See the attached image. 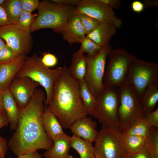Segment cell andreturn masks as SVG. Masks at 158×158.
<instances>
[{"label":"cell","mask_w":158,"mask_h":158,"mask_svg":"<svg viewBox=\"0 0 158 158\" xmlns=\"http://www.w3.org/2000/svg\"><path fill=\"white\" fill-rule=\"evenodd\" d=\"M45 98L43 91L37 89L28 104L19 108L18 125L8 144L15 155L40 149L47 150L52 147L53 141L47 135L42 122Z\"/></svg>","instance_id":"cell-1"},{"label":"cell","mask_w":158,"mask_h":158,"mask_svg":"<svg viewBox=\"0 0 158 158\" xmlns=\"http://www.w3.org/2000/svg\"><path fill=\"white\" fill-rule=\"evenodd\" d=\"M47 107L65 129L88 115L80 98L79 83L65 66L55 82L51 100Z\"/></svg>","instance_id":"cell-2"},{"label":"cell","mask_w":158,"mask_h":158,"mask_svg":"<svg viewBox=\"0 0 158 158\" xmlns=\"http://www.w3.org/2000/svg\"><path fill=\"white\" fill-rule=\"evenodd\" d=\"M38 14L31 27L30 32L44 28L51 29L61 33L68 20L77 13L76 6L56 3L51 0L40 1Z\"/></svg>","instance_id":"cell-3"},{"label":"cell","mask_w":158,"mask_h":158,"mask_svg":"<svg viewBox=\"0 0 158 158\" xmlns=\"http://www.w3.org/2000/svg\"><path fill=\"white\" fill-rule=\"evenodd\" d=\"M41 59L36 54L26 56L24 63L16 77H28L42 86L46 93L44 104L47 106L52 97L55 82L61 73L63 67L53 69L48 68L43 64Z\"/></svg>","instance_id":"cell-4"},{"label":"cell","mask_w":158,"mask_h":158,"mask_svg":"<svg viewBox=\"0 0 158 158\" xmlns=\"http://www.w3.org/2000/svg\"><path fill=\"white\" fill-rule=\"evenodd\" d=\"M135 57L124 49H112L107 57L104 88H118L126 83L130 67Z\"/></svg>","instance_id":"cell-5"},{"label":"cell","mask_w":158,"mask_h":158,"mask_svg":"<svg viewBox=\"0 0 158 158\" xmlns=\"http://www.w3.org/2000/svg\"><path fill=\"white\" fill-rule=\"evenodd\" d=\"M118 128L123 133L138 119L144 116L140 99L133 87L126 82L118 87Z\"/></svg>","instance_id":"cell-6"},{"label":"cell","mask_w":158,"mask_h":158,"mask_svg":"<svg viewBox=\"0 0 158 158\" xmlns=\"http://www.w3.org/2000/svg\"><path fill=\"white\" fill-rule=\"evenodd\" d=\"M96 98V104L92 116L97 119L102 126L119 128L118 88L104 87Z\"/></svg>","instance_id":"cell-7"},{"label":"cell","mask_w":158,"mask_h":158,"mask_svg":"<svg viewBox=\"0 0 158 158\" xmlns=\"http://www.w3.org/2000/svg\"><path fill=\"white\" fill-rule=\"evenodd\" d=\"M94 142L95 156L100 158H123L126 154L118 128L102 126Z\"/></svg>","instance_id":"cell-8"},{"label":"cell","mask_w":158,"mask_h":158,"mask_svg":"<svg viewBox=\"0 0 158 158\" xmlns=\"http://www.w3.org/2000/svg\"><path fill=\"white\" fill-rule=\"evenodd\" d=\"M158 82V64L135 57L130 67L126 82L133 87L139 99L150 84Z\"/></svg>","instance_id":"cell-9"},{"label":"cell","mask_w":158,"mask_h":158,"mask_svg":"<svg viewBox=\"0 0 158 158\" xmlns=\"http://www.w3.org/2000/svg\"><path fill=\"white\" fill-rule=\"evenodd\" d=\"M112 49L109 44L102 47L92 56L86 57L87 70L85 80L93 95L96 97L104 88L103 80L108 55Z\"/></svg>","instance_id":"cell-10"},{"label":"cell","mask_w":158,"mask_h":158,"mask_svg":"<svg viewBox=\"0 0 158 158\" xmlns=\"http://www.w3.org/2000/svg\"><path fill=\"white\" fill-rule=\"evenodd\" d=\"M0 37L18 55L26 56L32 50L33 40L31 33L23 30L16 25L0 27Z\"/></svg>","instance_id":"cell-11"},{"label":"cell","mask_w":158,"mask_h":158,"mask_svg":"<svg viewBox=\"0 0 158 158\" xmlns=\"http://www.w3.org/2000/svg\"><path fill=\"white\" fill-rule=\"evenodd\" d=\"M78 12L86 14L101 22L111 24L116 28H120L122 20L118 18L114 9L100 0H82L76 6Z\"/></svg>","instance_id":"cell-12"},{"label":"cell","mask_w":158,"mask_h":158,"mask_svg":"<svg viewBox=\"0 0 158 158\" xmlns=\"http://www.w3.org/2000/svg\"><path fill=\"white\" fill-rule=\"evenodd\" d=\"M40 85L27 77H16L8 88L19 108L29 103Z\"/></svg>","instance_id":"cell-13"},{"label":"cell","mask_w":158,"mask_h":158,"mask_svg":"<svg viewBox=\"0 0 158 158\" xmlns=\"http://www.w3.org/2000/svg\"><path fill=\"white\" fill-rule=\"evenodd\" d=\"M26 56L19 55L9 61L0 63V89H8L24 63Z\"/></svg>","instance_id":"cell-14"},{"label":"cell","mask_w":158,"mask_h":158,"mask_svg":"<svg viewBox=\"0 0 158 158\" xmlns=\"http://www.w3.org/2000/svg\"><path fill=\"white\" fill-rule=\"evenodd\" d=\"M97 126L96 122L87 116L76 121L69 128L73 134L93 142L98 133Z\"/></svg>","instance_id":"cell-15"},{"label":"cell","mask_w":158,"mask_h":158,"mask_svg":"<svg viewBox=\"0 0 158 158\" xmlns=\"http://www.w3.org/2000/svg\"><path fill=\"white\" fill-rule=\"evenodd\" d=\"M61 33L69 44L80 43L86 35L77 13L68 20Z\"/></svg>","instance_id":"cell-16"},{"label":"cell","mask_w":158,"mask_h":158,"mask_svg":"<svg viewBox=\"0 0 158 158\" xmlns=\"http://www.w3.org/2000/svg\"><path fill=\"white\" fill-rule=\"evenodd\" d=\"M71 136L65 133L57 136L53 140V144L49 150L44 152L45 157L67 158L71 147Z\"/></svg>","instance_id":"cell-17"},{"label":"cell","mask_w":158,"mask_h":158,"mask_svg":"<svg viewBox=\"0 0 158 158\" xmlns=\"http://www.w3.org/2000/svg\"><path fill=\"white\" fill-rule=\"evenodd\" d=\"M116 27L105 22H100L91 32L86 35L101 47L108 44L113 36L116 33Z\"/></svg>","instance_id":"cell-18"},{"label":"cell","mask_w":158,"mask_h":158,"mask_svg":"<svg viewBox=\"0 0 158 158\" xmlns=\"http://www.w3.org/2000/svg\"><path fill=\"white\" fill-rule=\"evenodd\" d=\"M3 105L8 118L11 131L17 128L19 116V108L8 89L3 90Z\"/></svg>","instance_id":"cell-19"},{"label":"cell","mask_w":158,"mask_h":158,"mask_svg":"<svg viewBox=\"0 0 158 158\" xmlns=\"http://www.w3.org/2000/svg\"><path fill=\"white\" fill-rule=\"evenodd\" d=\"M42 122L47 135L53 141L57 136L65 133L57 118L45 106L42 116Z\"/></svg>","instance_id":"cell-20"},{"label":"cell","mask_w":158,"mask_h":158,"mask_svg":"<svg viewBox=\"0 0 158 158\" xmlns=\"http://www.w3.org/2000/svg\"><path fill=\"white\" fill-rule=\"evenodd\" d=\"M72 77L78 83L85 80L87 70L86 56L79 50L73 54L70 66L67 68Z\"/></svg>","instance_id":"cell-21"},{"label":"cell","mask_w":158,"mask_h":158,"mask_svg":"<svg viewBox=\"0 0 158 158\" xmlns=\"http://www.w3.org/2000/svg\"><path fill=\"white\" fill-rule=\"evenodd\" d=\"M158 101V82L149 85L146 89L140 99V102L144 114L154 110Z\"/></svg>","instance_id":"cell-22"},{"label":"cell","mask_w":158,"mask_h":158,"mask_svg":"<svg viewBox=\"0 0 158 158\" xmlns=\"http://www.w3.org/2000/svg\"><path fill=\"white\" fill-rule=\"evenodd\" d=\"M147 138L123 133V144L126 153L130 155L145 150Z\"/></svg>","instance_id":"cell-23"},{"label":"cell","mask_w":158,"mask_h":158,"mask_svg":"<svg viewBox=\"0 0 158 158\" xmlns=\"http://www.w3.org/2000/svg\"><path fill=\"white\" fill-rule=\"evenodd\" d=\"M92 143L74 134L71 137V147L78 153L80 158H95Z\"/></svg>","instance_id":"cell-24"},{"label":"cell","mask_w":158,"mask_h":158,"mask_svg":"<svg viewBox=\"0 0 158 158\" xmlns=\"http://www.w3.org/2000/svg\"><path fill=\"white\" fill-rule=\"evenodd\" d=\"M79 83L81 101L88 115L92 116L96 104V98L90 91L85 80Z\"/></svg>","instance_id":"cell-25"},{"label":"cell","mask_w":158,"mask_h":158,"mask_svg":"<svg viewBox=\"0 0 158 158\" xmlns=\"http://www.w3.org/2000/svg\"><path fill=\"white\" fill-rule=\"evenodd\" d=\"M152 127L147 122L145 115L137 119L123 134L147 138L150 133Z\"/></svg>","instance_id":"cell-26"},{"label":"cell","mask_w":158,"mask_h":158,"mask_svg":"<svg viewBox=\"0 0 158 158\" xmlns=\"http://www.w3.org/2000/svg\"><path fill=\"white\" fill-rule=\"evenodd\" d=\"M2 6L10 24H16L22 11L20 0H6Z\"/></svg>","instance_id":"cell-27"},{"label":"cell","mask_w":158,"mask_h":158,"mask_svg":"<svg viewBox=\"0 0 158 158\" xmlns=\"http://www.w3.org/2000/svg\"><path fill=\"white\" fill-rule=\"evenodd\" d=\"M145 150L149 158H158V127H152L147 138Z\"/></svg>","instance_id":"cell-28"},{"label":"cell","mask_w":158,"mask_h":158,"mask_svg":"<svg viewBox=\"0 0 158 158\" xmlns=\"http://www.w3.org/2000/svg\"><path fill=\"white\" fill-rule=\"evenodd\" d=\"M79 51L83 53H86L88 56H92L97 54L102 47L85 36L82 40Z\"/></svg>","instance_id":"cell-29"},{"label":"cell","mask_w":158,"mask_h":158,"mask_svg":"<svg viewBox=\"0 0 158 158\" xmlns=\"http://www.w3.org/2000/svg\"><path fill=\"white\" fill-rule=\"evenodd\" d=\"M35 16L32 13L22 11L18 22L16 25L23 30L31 33V28L35 18Z\"/></svg>","instance_id":"cell-30"},{"label":"cell","mask_w":158,"mask_h":158,"mask_svg":"<svg viewBox=\"0 0 158 158\" xmlns=\"http://www.w3.org/2000/svg\"><path fill=\"white\" fill-rule=\"evenodd\" d=\"M77 14L80 20L85 34L86 35L92 32L101 22L83 13L77 12Z\"/></svg>","instance_id":"cell-31"},{"label":"cell","mask_w":158,"mask_h":158,"mask_svg":"<svg viewBox=\"0 0 158 158\" xmlns=\"http://www.w3.org/2000/svg\"><path fill=\"white\" fill-rule=\"evenodd\" d=\"M6 44L0 50V63L11 60L18 55Z\"/></svg>","instance_id":"cell-32"},{"label":"cell","mask_w":158,"mask_h":158,"mask_svg":"<svg viewBox=\"0 0 158 158\" xmlns=\"http://www.w3.org/2000/svg\"><path fill=\"white\" fill-rule=\"evenodd\" d=\"M41 60L43 64L49 68L56 66L58 62L56 57L54 54L49 53H43Z\"/></svg>","instance_id":"cell-33"},{"label":"cell","mask_w":158,"mask_h":158,"mask_svg":"<svg viewBox=\"0 0 158 158\" xmlns=\"http://www.w3.org/2000/svg\"><path fill=\"white\" fill-rule=\"evenodd\" d=\"M22 11L32 13L37 9L40 1L38 0H20Z\"/></svg>","instance_id":"cell-34"},{"label":"cell","mask_w":158,"mask_h":158,"mask_svg":"<svg viewBox=\"0 0 158 158\" xmlns=\"http://www.w3.org/2000/svg\"><path fill=\"white\" fill-rule=\"evenodd\" d=\"M147 122L152 126L158 127V108L149 113L145 114Z\"/></svg>","instance_id":"cell-35"},{"label":"cell","mask_w":158,"mask_h":158,"mask_svg":"<svg viewBox=\"0 0 158 158\" xmlns=\"http://www.w3.org/2000/svg\"><path fill=\"white\" fill-rule=\"evenodd\" d=\"M8 147V142L6 139L0 136V158H5Z\"/></svg>","instance_id":"cell-36"},{"label":"cell","mask_w":158,"mask_h":158,"mask_svg":"<svg viewBox=\"0 0 158 158\" xmlns=\"http://www.w3.org/2000/svg\"><path fill=\"white\" fill-rule=\"evenodd\" d=\"M17 158H43L37 150L28 152L18 156Z\"/></svg>","instance_id":"cell-37"},{"label":"cell","mask_w":158,"mask_h":158,"mask_svg":"<svg viewBox=\"0 0 158 158\" xmlns=\"http://www.w3.org/2000/svg\"><path fill=\"white\" fill-rule=\"evenodd\" d=\"M10 24L5 11L2 6H0V27Z\"/></svg>","instance_id":"cell-38"},{"label":"cell","mask_w":158,"mask_h":158,"mask_svg":"<svg viewBox=\"0 0 158 158\" xmlns=\"http://www.w3.org/2000/svg\"><path fill=\"white\" fill-rule=\"evenodd\" d=\"M82 0H51L54 2L60 4L71 5L77 6L81 2Z\"/></svg>","instance_id":"cell-39"},{"label":"cell","mask_w":158,"mask_h":158,"mask_svg":"<svg viewBox=\"0 0 158 158\" xmlns=\"http://www.w3.org/2000/svg\"><path fill=\"white\" fill-rule=\"evenodd\" d=\"M144 7V4L139 1H134L131 4V8L136 13L141 12L143 11Z\"/></svg>","instance_id":"cell-40"},{"label":"cell","mask_w":158,"mask_h":158,"mask_svg":"<svg viewBox=\"0 0 158 158\" xmlns=\"http://www.w3.org/2000/svg\"><path fill=\"white\" fill-rule=\"evenodd\" d=\"M106 4L111 8L117 9L121 5V1L119 0H100Z\"/></svg>","instance_id":"cell-41"},{"label":"cell","mask_w":158,"mask_h":158,"mask_svg":"<svg viewBox=\"0 0 158 158\" xmlns=\"http://www.w3.org/2000/svg\"><path fill=\"white\" fill-rule=\"evenodd\" d=\"M9 123L7 116L5 112H0V129Z\"/></svg>","instance_id":"cell-42"},{"label":"cell","mask_w":158,"mask_h":158,"mask_svg":"<svg viewBox=\"0 0 158 158\" xmlns=\"http://www.w3.org/2000/svg\"><path fill=\"white\" fill-rule=\"evenodd\" d=\"M129 156L130 158H149L146 150Z\"/></svg>","instance_id":"cell-43"},{"label":"cell","mask_w":158,"mask_h":158,"mask_svg":"<svg viewBox=\"0 0 158 158\" xmlns=\"http://www.w3.org/2000/svg\"><path fill=\"white\" fill-rule=\"evenodd\" d=\"M144 6H145L147 7H149L151 6H158V1H145L144 2Z\"/></svg>","instance_id":"cell-44"},{"label":"cell","mask_w":158,"mask_h":158,"mask_svg":"<svg viewBox=\"0 0 158 158\" xmlns=\"http://www.w3.org/2000/svg\"><path fill=\"white\" fill-rule=\"evenodd\" d=\"M3 90L0 89V112H5L3 105Z\"/></svg>","instance_id":"cell-45"},{"label":"cell","mask_w":158,"mask_h":158,"mask_svg":"<svg viewBox=\"0 0 158 158\" xmlns=\"http://www.w3.org/2000/svg\"><path fill=\"white\" fill-rule=\"evenodd\" d=\"M6 44L4 40L1 37H0V50L4 47Z\"/></svg>","instance_id":"cell-46"},{"label":"cell","mask_w":158,"mask_h":158,"mask_svg":"<svg viewBox=\"0 0 158 158\" xmlns=\"http://www.w3.org/2000/svg\"><path fill=\"white\" fill-rule=\"evenodd\" d=\"M6 0H0V6H3L6 2Z\"/></svg>","instance_id":"cell-47"},{"label":"cell","mask_w":158,"mask_h":158,"mask_svg":"<svg viewBox=\"0 0 158 158\" xmlns=\"http://www.w3.org/2000/svg\"><path fill=\"white\" fill-rule=\"evenodd\" d=\"M123 158H130L129 155L127 154H126L124 156Z\"/></svg>","instance_id":"cell-48"},{"label":"cell","mask_w":158,"mask_h":158,"mask_svg":"<svg viewBox=\"0 0 158 158\" xmlns=\"http://www.w3.org/2000/svg\"><path fill=\"white\" fill-rule=\"evenodd\" d=\"M67 158H76L72 155H69L68 156Z\"/></svg>","instance_id":"cell-49"},{"label":"cell","mask_w":158,"mask_h":158,"mask_svg":"<svg viewBox=\"0 0 158 158\" xmlns=\"http://www.w3.org/2000/svg\"><path fill=\"white\" fill-rule=\"evenodd\" d=\"M95 156V158H100V157H97V156Z\"/></svg>","instance_id":"cell-50"},{"label":"cell","mask_w":158,"mask_h":158,"mask_svg":"<svg viewBox=\"0 0 158 158\" xmlns=\"http://www.w3.org/2000/svg\"><path fill=\"white\" fill-rule=\"evenodd\" d=\"M8 158H13V157H9Z\"/></svg>","instance_id":"cell-51"},{"label":"cell","mask_w":158,"mask_h":158,"mask_svg":"<svg viewBox=\"0 0 158 158\" xmlns=\"http://www.w3.org/2000/svg\"><path fill=\"white\" fill-rule=\"evenodd\" d=\"M45 158H49L45 157Z\"/></svg>","instance_id":"cell-52"}]
</instances>
